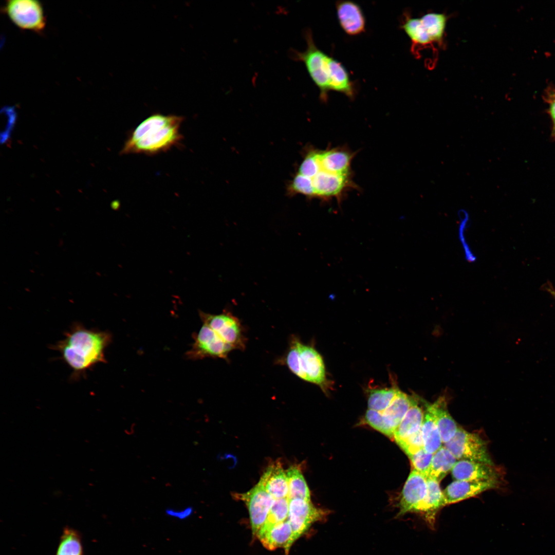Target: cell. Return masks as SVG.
Masks as SVG:
<instances>
[{"instance_id": "cell-1", "label": "cell", "mask_w": 555, "mask_h": 555, "mask_svg": "<svg viewBox=\"0 0 555 555\" xmlns=\"http://www.w3.org/2000/svg\"><path fill=\"white\" fill-rule=\"evenodd\" d=\"M110 338L107 332L87 328L77 323L52 349L60 354L63 361L72 370L75 379L96 364L105 361L104 352Z\"/></svg>"}, {"instance_id": "cell-2", "label": "cell", "mask_w": 555, "mask_h": 555, "mask_svg": "<svg viewBox=\"0 0 555 555\" xmlns=\"http://www.w3.org/2000/svg\"><path fill=\"white\" fill-rule=\"evenodd\" d=\"M183 120L176 115L150 116L131 132L121 154L152 155L169 150L182 139L180 128Z\"/></svg>"}, {"instance_id": "cell-3", "label": "cell", "mask_w": 555, "mask_h": 555, "mask_svg": "<svg viewBox=\"0 0 555 555\" xmlns=\"http://www.w3.org/2000/svg\"><path fill=\"white\" fill-rule=\"evenodd\" d=\"M277 362L286 366L300 379L319 385L323 391L328 387L321 356L312 346L303 344L296 336L290 338L287 349Z\"/></svg>"}, {"instance_id": "cell-4", "label": "cell", "mask_w": 555, "mask_h": 555, "mask_svg": "<svg viewBox=\"0 0 555 555\" xmlns=\"http://www.w3.org/2000/svg\"><path fill=\"white\" fill-rule=\"evenodd\" d=\"M307 47L304 51L292 49L290 53L292 60L304 63L311 80L319 89L320 99L326 102L330 91L329 88V57L316 45L311 30L304 32Z\"/></svg>"}, {"instance_id": "cell-5", "label": "cell", "mask_w": 555, "mask_h": 555, "mask_svg": "<svg viewBox=\"0 0 555 555\" xmlns=\"http://www.w3.org/2000/svg\"><path fill=\"white\" fill-rule=\"evenodd\" d=\"M3 11L18 28L41 32L45 28L46 16L41 3L37 0H9Z\"/></svg>"}, {"instance_id": "cell-6", "label": "cell", "mask_w": 555, "mask_h": 555, "mask_svg": "<svg viewBox=\"0 0 555 555\" xmlns=\"http://www.w3.org/2000/svg\"><path fill=\"white\" fill-rule=\"evenodd\" d=\"M202 323L208 325L233 350L245 349L247 338L239 319L227 310L219 314L199 312Z\"/></svg>"}, {"instance_id": "cell-7", "label": "cell", "mask_w": 555, "mask_h": 555, "mask_svg": "<svg viewBox=\"0 0 555 555\" xmlns=\"http://www.w3.org/2000/svg\"><path fill=\"white\" fill-rule=\"evenodd\" d=\"M457 459L481 462L494 466L485 441L477 434L458 428L454 437L445 443Z\"/></svg>"}, {"instance_id": "cell-8", "label": "cell", "mask_w": 555, "mask_h": 555, "mask_svg": "<svg viewBox=\"0 0 555 555\" xmlns=\"http://www.w3.org/2000/svg\"><path fill=\"white\" fill-rule=\"evenodd\" d=\"M328 513L327 511L316 507L310 501L301 498L289 499L287 520L292 531L291 545L313 523L324 519Z\"/></svg>"}, {"instance_id": "cell-9", "label": "cell", "mask_w": 555, "mask_h": 555, "mask_svg": "<svg viewBox=\"0 0 555 555\" xmlns=\"http://www.w3.org/2000/svg\"><path fill=\"white\" fill-rule=\"evenodd\" d=\"M319 163V162H318ZM314 197L322 199H340L354 183L351 174H339L329 172L320 168L311 178Z\"/></svg>"}, {"instance_id": "cell-10", "label": "cell", "mask_w": 555, "mask_h": 555, "mask_svg": "<svg viewBox=\"0 0 555 555\" xmlns=\"http://www.w3.org/2000/svg\"><path fill=\"white\" fill-rule=\"evenodd\" d=\"M238 498L248 507L252 534L256 536L266 520L273 498L259 482L248 492L238 494Z\"/></svg>"}, {"instance_id": "cell-11", "label": "cell", "mask_w": 555, "mask_h": 555, "mask_svg": "<svg viewBox=\"0 0 555 555\" xmlns=\"http://www.w3.org/2000/svg\"><path fill=\"white\" fill-rule=\"evenodd\" d=\"M233 350L216 332L203 323L195 337L189 355L197 359L211 357L227 359Z\"/></svg>"}, {"instance_id": "cell-12", "label": "cell", "mask_w": 555, "mask_h": 555, "mask_svg": "<svg viewBox=\"0 0 555 555\" xmlns=\"http://www.w3.org/2000/svg\"><path fill=\"white\" fill-rule=\"evenodd\" d=\"M427 492L426 477L413 469L401 493L398 516L403 515L409 512H415L417 507L425 497Z\"/></svg>"}, {"instance_id": "cell-13", "label": "cell", "mask_w": 555, "mask_h": 555, "mask_svg": "<svg viewBox=\"0 0 555 555\" xmlns=\"http://www.w3.org/2000/svg\"><path fill=\"white\" fill-rule=\"evenodd\" d=\"M500 485V480L483 481L455 480L442 491L447 505L475 496Z\"/></svg>"}, {"instance_id": "cell-14", "label": "cell", "mask_w": 555, "mask_h": 555, "mask_svg": "<svg viewBox=\"0 0 555 555\" xmlns=\"http://www.w3.org/2000/svg\"><path fill=\"white\" fill-rule=\"evenodd\" d=\"M339 23L348 35L356 36L365 31L366 20L361 7L349 0H340L336 3Z\"/></svg>"}, {"instance_id": "cell-15", "label": "cell", "mask_w": 555, "mask_h": 555, "mask_svg": "<svg viewBox=\"0 0 555 555\" xmlns=\"http://www.w3.org/2000/svg\"><path fill=\"white\" fill-rule=\"evenodd\" d=\"M451 473L453 478L458 480L483 481L501 478L500 472L494 466L465 459L457 461Z\"/></svg>"}, {"instance_id": "cell-16", "label": "cell", "mask_w": 555, "mask_h": 555, "mask_svg": "<svg viewBox=\"0 0 555 555\" xmlns=\"http://www.w3.org/2000/svg\"><path fill=\"white\" fill-rule=\"evenodd\" d=\"M426 479L427 494L417 507L415 513H419L428 526L433 529L437 512L447 504L443 491L440 487L439 482L429 477H427Z\"/></svg>"}, {"instance_id": "cell-17", "label": "cell", "mask_w": 555, "mask_h": 555, "mask_svg": "<svg viewBox=\"0 0 555 555\" xmlns=\"http://www.w3.org/2000/svg\"><path fill=\"white\" fill-rule=\"evenodd\" d=\"M320 166L329 172L351 174V162L354 153L345 148H331L317 150Z\"/></svg>"}, {"instance_id": "cell-18", "label": "cell", "mask_w": 555, "mask_h": 555, "mask_svg": "<svg viewBox=\"0 0 555 555\" xmlns=\"http://www.w3.org/2000/svg\"><path fill=\"white\" fill-rule=\"evenodd\" d=\"M259 482L273 499L288 497V479L280 462L270 465Z\"/></svg>"}, {"instance_id": "cell-19", "label": "cell", "mask_w": 555, "mask_h": 555, "mask_svg": "<svg viewBox=\"0 0 555 555\" xmlns=\"http://www.w3.org/2000/svg\"><path fill=\"white\" fill-rule=\"evenodd\" d=\"M328 66L330 91L341 93L350 99H354L356 95V86L344 66L331 57L328 58Z\"/></svg>"}, {"instance_id": "cell-20", "label": "cell", "mask_w": 555, "mask_h": 555, "mask_svg": "<svg viewBox=\"0 0 555 555\" xmlns=\"http://www.w3.org/2000/svg\"><path fill=\"white\" fill-rule=\"evenodd\" d=\"M427 406L434 417L442 442L447 443L454 437L458 428L447 410L445 398L440 397L433 404H428Z\"/></svg>"}, {"instance_id": "cell-21", "label": "cell", "mask_w": 555, "mask_h": 555, "mask_svg": "<svg viewBox=\"0 0 555 555\" xmlns=\"http://www.w3.org/2000/svg\"><path fill=\"white\" fill-rule=\"evenodd\" d=\"M292 531L287 519L278 523L265 532L257 536L264 547L273 550L278 548H285L286 555L288 554L291 545Z\"/></svg>"}, {"instance_id": "cell-22", "label": "cell", "mask_w": 555, "mask_h": 555, "mask_svg": "<svg viewBox=\"0 0 555 555\" xmlns=\"http://www.w3.org/2000/svg\"><path fill=\"white\" fill-rule=\"evenodd\" d=\"M423 418L424 413L416 398L395 432L394 439L397 444L420 430Z\"/></svg>"}, {"instance_id": "cell-23", "label": "cell", "mask_w": 555, "mask_h": 555, "mask_svg": "<svg viewBox=\"0 0 555 555\" xmlns=\"http://www.w3.org/2000/svg\"><path fill=\"white\" fill-rule=\"evenodd\" d=\"M416 398L401 392L382 413L388 424L396 431Z\"/></svg>"}, {"instance_id": "cell-24", "label": "cell", "mask_w": 555, "mask_h": 555, "mask_svg": "<svg viewBox=\"0 0 555 555\" xmlns=\"http://www.w3.org/2000/svg\"><path fill=\"white\" fill-rule=\"evenodd\" d=\"M456 461L453 454L446 447L441 446L433 454L427 477L440 482L452 470Z\"/></svg>"}, {"instance_id": "cell-25", "label": "cell", "mask_w": 555, "mask_h": 555, "mask_svg": "<svg viewBox=\"0 0 555 555\" xmlns=\"http://www.w3.org/2000/svg\"><path fill=\"white\" fill-rule=\"evenodd\" d=\"M421 434L424 450L434 454L442 446V441L439 429L434 417L427 406L421 426Z\"/></svg>"}, {"instance_id": "cell-26", "label": "cell", "mask_w": 555, "mask_h": 555, "mask_svg": "<svg viewBox=\"0 0 555 555\" xmlns=\"http://www.w3.org/2000/svg\"><path fill=\"white\" fill-rule=\"evenodd\" d=\"M401 28L410 39L412 49L414 47L432 45V41L420 18L414 17L406 14L402 21Z\"/></svg>"}, {"instance_id": "cell-27", "label": "cell", "mask_w": 555, "mask_h": 555, "mask_svg": "<svg viewBox=\"0 0 555 555\" xmlns=\"http://www.w3.org/2000/svg\"><path fill=\"white\" fill-rule=\"evenodd\" d=\"M432 44L440 45L443 41L448 21L443 13L431 12L420 17Z\"/></svg>"}, {"instance_id": "cell-28", "label": "cell", "mask_w": 555, "mask_h": 555, "mask_svg": "<svg viewBox=\"0 0 555 555\" xmlns=\"http://www.w3.org/2000/svg\"><path fill=\"white\" fill-rule=\"evenodd\" d=\"M55 555H83L82 536L78 530L69 526L64 527Z\"/></svg>"}, {"instance_id": "cell-29", "label": "cell", "mask_w": 555, "mask_h": 555, "mask_svg": "<svg viewBox=\"0 0 555 555\" xmlns=\"http://www.w3.org/2000/svg\"><path fill=\"white\" fill-rule=\"evenodd\" d=\"M288 483L289 499L301 498L310 501L309 489L301 470L295 466L289 467L286 471Z\"/></svg>"}, {"instance_id": "cell-30", "label": "cell", "mask_w": 555, "mask_h": 555, "mask_svg": "<svg viewBox=\"0 0 555 555\" xmlns=\"http://www.w3.org/2000/svg\"><path fill=\"white\" fill-rule=\"evenodd\" d=\"M399 392L396 385L388 388L370 390L367 401L368 409L383 412Z\"/></svg>"}, {"instance_id": "cell-31", "label": "cell", "mask_w": 555, "mask_h": 555, "mask_svg": "<svg viewBox=\"0 0 555 555\" xmlns=\"http://www.w3.org/2000/svg\"><path fill=\"white\" fill-rule=\"evenodd\" d=\"M289 499L288 497L273 499L266 520L256 536L262 534L273 526L287 519Z\"/></svg>"}, {"instance_id": "cell-32", "label": "cell", "mask_w": 555, "mask_h": 555, "mask_svg": "<svg viewBox=\"0 0 555 555\" xmlns=\"http://www.w3.org/2000/svg\"><path fill=\"white\" fill-rule=\"evenodd\" d=\"M364 420L374 429L394 439L395 431L387 422L382 412L368 409L365 415Z\"/></svg>"}, {"instance_id": "cell-33", "label": "cell", "mask_w": 555, "mask_h": 555, "mask_svg": "<svg viewBox=\"0 0 555 555\" xmlns=\"http://www.w3.org/2000/svg\"><path fill=\"white\" fill-rule=\"evenodd\" d=\"M433 454L427 452L424 448L409 456L413 469L427 476Z\"/></svg>"}, {"instance_id": "cell-34", "label": "cell", "mask_w": 555, "mask_h": 555, "mask_svg": "<svg viewBox=\"0 0 555 555\" xmlns=\"http://www.w3.org/2000/svg\"><path fill=\"white\" fill-rule=\"evenodd\" d=\"M290 187L292 191L295 193L302 194L309 197H314L311 179L299 173L294 177Z\"/></svg>"}, {"instance_id": "cell-35", "label": "cell", "mask_w": 555, "mask_h": 555, "mask_svg": "<svg viewBox=\"0 0 555 555\" xmlns=\"http://www.w3.org/2000/svg\"><path fill=\"white\" fill-rule=\"evenodd\" d=\"M398 445L408 456L424 448L421 429L414 435L398 443Z\"/></svg>"}, {"instance_id": "cell-36", "label": "cell", "mask_w": 555, "mask_h": 555, "mask_svg": "<svg viewBox=\"0 0 555 555\" xmlns=\"http://www.w3.org/2000/svg\"><path fill=\"white\" fill-rule=\"evenodd\" d=\"M194 510L192 506H188L181 509L168 508L165 510L164 513L168 517L179 521H184L192 516Z\"/></svg>"}, {"instance_id": "cell-37", "label": "cell", "mask_w": 555, "mask_h": 555, "mask_svg": "<svg viewBox=\"0 0 555 555\" xmlns=\"http://www.w3.org/2000/svg\"><path fill=\"white\" fill-rule=\"evenodd\" d=\"M4 111L6 113L7 121L4 130L1 134V143H6L8 140L15 122V115L14 113V110L12 109H8Z\"/></svg>"}, {"instance_id": "cell-38", "label": "cell", "mask_w": 555, "mask_h": 555, "mask_svg": "<svg viewBox=\"0 0 555 555\" xmlns=\"http://www.w3.org/2000/svg\"><path fill=\"white\" fill-rule=\"evenodd\" d=\"M549 112L553 122L552 135L555 137V95L550 102Z\"/></svg>"}, {"instance_id": "cell-39", "label": "cell", "mask_w": 555, "mask_h": 555, "mask_svg": "<svg viewBox=\"0 0 555 555\" xmlns=\"http://www.w3.org/2000/svg\"><path fill=\"white\" fill-rule=\"evenodd\" d=\"M551 293L552 294V295L555 297V291H551Z\"/></svg>"}]
</instances>
